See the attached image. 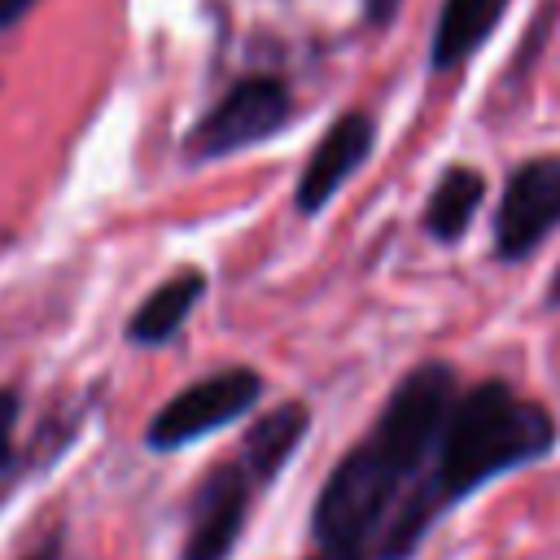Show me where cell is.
Returning <instances> with one entry per match:
<instances>
[{
    "label": "cell",
    "instance_id": "6da1fadb",
    "mask_svg": "<svg viewBox=\"0 0 560 560\" xmlns=\"http://www.w3.org/2000/svg\"><path fill=\"white\" fill-rule=\"evenodd\" d=\"M556 446V420L538 402L521 398L503 381H481L468 394H455L446 424L433 446V468L402 494L389 525L381 529L376 560H407L420 534L442 508L472 494L490 477L534 464Z\"/></svg>",
    "mask_w": 560,
    "mask_h": 560
},
{
    "label": "cell",
    "instance_id": "7a4b0ae2",
    "mask_svg": "<svg viewBox=\"0 0 560 560\" xmlns=\"http://www.w3.org/2000/svg\"><path fill=\"white\" fill-rule=\"evenodd\" d=\"M420 481L416 468H407L381 438H363L350 455L337 459V468L328 472L319 499H315V542H332V547H372V538L389 525L394 508L402 503V494Z\"/></svg>",
    "mask_w": 560,
    "mask_h": 560
},
{
    "label": "cell",
    "instance_id": "3957f363",
    "mask_svg": "<svg viewBox=\"0 0 560 560\" xmlns=\"http://www.w3.org/2000/svg\"><path fill=\"white\" fill-rule=\"evenodd\" d=\"M258 394H262V376L254 368H223L214 376H201L162 402V411L149 420L144 442L153 451L188 446V442L241 420L258 402Z\"/></svg>",
    "mask_w": 560,
    "mask_h": 560
},
{
    "label": "cell",
    "instance_id": "277c9868",
    "mask_svg": "<svg viewBox=\"0 0 560 560\" xmlns=\"http://www.w3.org/2000/svg\"><path fill=\"white\" fill-rule=\"evenodd\" d=\"M293 118V96L280 79L254 74L241 79L188 136V153L192 158H228L236 149H254L262 140H271L284 122Z\"/></svg>",
    "mask_w": 560,
    "mask_h": 560
},
{
    "label": "cell",
    "instance_id": "5b68a950",
    "mask_svg": "<svg viewBox=\"0 0 560 560\" xmlns=\"http://www.w3.org/2000/svg\"><path fill=\"white\" fill-rule=\"evenodd\" d=\"M258 477L241 464V455L223 459L192 494L188 512V534H184V560H228V551L241 538V525L249 516Z\"/></svg>",
    "mask_w": 560,
    "mask_h": 560
},
{
    "label": "cell",
    "instance_id": "8992f818",
    "mask_svg": "<svg viewBox=\"0 0 560 560\" xmlns=\"http://www.w3.org/2000/svg\"><path fill=\"white\" fill-rule=\"evenodd\" d=\"M556 223H560V158H534L508 175L494 214L499 258H525Z\"/></svg>",
    "mask_w": 560,
    "mask_h": 560
},
{
    "label": "cell",
    "instance_id": "52a82bcc",
    "mask_svg": "<svg viewBox=\"0 0 560 560\" xmlns=\"http://www.w3.org/2000/svg\"><path fill=\"white\" fill-rule=\"evenodd\" d=\"M372 140H376V122H372L363 109L341 114V118L319 136V144L311 149V158H306V166H302V175H298V192H293L298 210H302V214L324 210V206L332 201V192L368 162Z\"/></svg>",
    "mask_w": 560,
    "mask_h": 560
},
{
    "label": "cell",
    "instance_id": "ba28073f",
    "mask_svg": "<svg viewBox=\"0 0 560 560\" xmlns=\"http://www.w3.org/2000/svg\"><path fill=\"white\" fill-rule=\"evenodd\" d=\"M201 293H206V271H197V267L175 271V276L162 280V284L144 298V306L127 319V337H131L136 346H162V341H171V337L184 328V319L192 315V306L201 302Z\"/></svg>",
    "mask_w": 560,
    "mask_h": 560
},
{
    "label": "cell",
    "instance_id": "9c48e42d",
    "mask_svg": "<svg viewBox=\"0 0 560 560\" xmlns=\"http://www.w3.org/2000/svg\"><path fill=\"white\" fill-rule=\"evenodd\" d=\"M306 424H311V411L302 402H280L276 411H267L262 420L249 424V433H245L236 455L258 477V486H271V477L289 464V455L306 438Z\"/></svg>",
    "mask_w": 560,
    "mask_h": 560
},
{
    "label": "cell",
    "instance_id": "30bf717a",
    "mask_svg": "<svg viewBox=\"0 0 560 560\" xmlns=\"http://www.w3.org/2000/svg\"><path fill=\"white\" fill-rule=\"evenodd\" d=\"M508 0H446L438 13V31H433V66L451 70L459 66L499 22Z\"/></svg>",
    "mask_w": 560,
    "mask_h": 560
},
{
    "label": "cell",
    "instance_id": "8fae6325",
    "mask_svg": "<svg viewBox=\"0 0 560 560\" xmlns=\"http://www.w3.org/2000/svg\"><path fill=\"white\" fill-rule=\"evenodd\" d=\"M481 192H486V179L472 171V166H451L433 192H429V206H424V232L438 236V241H459L464 228L472 223L477 206H481Z\"/></svg>",
    "mask_w": 560,
    "mask_h": 560
},
{
    "label": "cell",
    "instance_id": "7c38bea8",
    "mask_svg": "<svg viewBox=\"0 0 560 560\" xmlns=\"http://www.w3.org/2000/svg\"><path fill=\"white\" fill-rule=\"evenodd\" d=\"M13 424H18V394L0 389V472L9 468V451H13Z\"/></svg>",
    "mask_w": 560,
    "mask_h": 560
},
{
    "label": "cell",
    "instance_id": "4fadbf2b",
    "mask_svg": "<svg viewBox=\"0 0 560 560\" xmlns=\"http://www.w3.org/2000/svg\"><path fill=\"white\" fill-rule=\"evenodd\" d=\"M306 560H368L363 547H332V542H315V551Z\"/></svg>",
    "mask_w": 560,
    "mask_h": 560
},
{
    "label": "cell",
    "instance_id": "5bb4252c",
    "mask_svg": "<svg viewBox=\"0 0 560 560\" xmlns=\"http://www.w3.org/2000/svg\"><path fill=\"white\" fill-rule=\"evenodd\" d=\"M398 4H402V0H363V13H368L372 26H389L394 13H398Z\"/></svg>",
    "mask_w": 560,
    "mask_h": 560
},
{
    "label": "cell",
    "instance_id": "9a60e30c",
    "mask_svg": "<svg viewBox=\"0 0 560 560\" xmlns=\"http://www.w3.org/2000/svg\"><path fill=\"white\" fill-rule=\"evenodd\" d=\"M31 4H35V0H0V26H13Z\"/></svg>",
    "mask_w": 560,
    "mask_h": 560
}]
</instances>
